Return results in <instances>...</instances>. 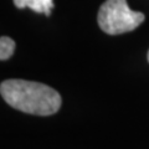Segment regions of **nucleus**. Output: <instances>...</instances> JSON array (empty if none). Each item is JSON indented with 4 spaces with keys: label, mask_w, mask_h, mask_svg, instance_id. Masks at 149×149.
<instances>
[{
    "label": "nucleus",
    "mask_w": 149,
    "mask_h": 149,
    "mask_svg": "<svg viewBox=\"0 0 149 149\" xmlns=\"http://www.w3.org/2000/svg\"><path fill=\"white\" fill-rule=\"evenodd\" d=\"M0 93L13 108L35 116L55 114L62 103L56 90L34 81L6 80L0 85Z\"/></svg>",
    "instance_id": "f257e3e1"
},
{
    "label": "nucleus",
    "mask_w": 149,
    "mask_h": 149,
    "mask_svg": "<svg viewBox=\"0 0 149 149\" xmlns=\"http://www.w3.org/2000/svg\"><path fill=\"white\" fill-rule=\"evenodd\" d=\"M14 5L17 9L29 8L32 11L45 14L46 16L51 15V10L54 9V0H13Z\"/></svg>",
    "instance_id": "7ed1b4c3"
},
{
    "label": "nucleus",
    "mask_w": 149,
    "mask_h": 149,
    "mask_svg": "<svg viewBox=\"0 0 149 149\" xmlns=\"http://www.w3.org/2000/svg\"><path fill=\"white\" fill-rule=\"evenodd\" d=\"M144 14L132 10L127 0H106L102 4L97 21L102 31L108 35H119L129 32L144 21Z\"/></svg>",
    "instance_id": "f03ea898"
},
{
    "label": "nucleus",
    "mask_w": 149,
    "mask_h": 149,
    "mask_svg": "<svg viewBox=\"0 0 149 149\" xmlns=\"http://www.w3.org/2000/svg\"><path fill=\"white\" fill-rule=\"evenodd\" d=\"M147 57H148V62H149V51H148V56H147Z\"/></svg>",
    "instance_id": "39448f33"
},
{
    "label": "nucleus",
    "mask_w": 149,
    "mask_h": 149,
    "mask_svg": "<svg viewBox=\"0 0 149 149\" xmlns=\"http://www.w3.org/2000/svg\"><path fill=\"white\" fill-rule=\"evenodd\" d=\"M15 51V41L8 36H1L0 39V60L6 61L13 56Z\"/></svg>",
    "instance_id": "20e7f679"
}]
</instances>
